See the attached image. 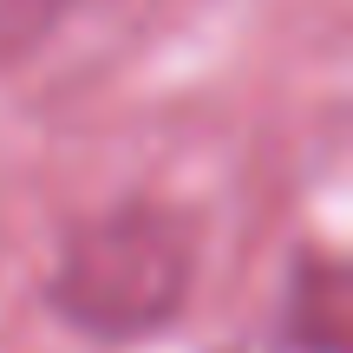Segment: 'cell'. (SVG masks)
Returning <instances> with one entry per match:
<instances>
[{"instance_id":"6da1fadb","label":"cell","mask_w":353,"mask_h":353,"mask_svg":"<svg viewBox=\"0 0 353 353\" xmlns=\"http://www.w3.org/2000/svg\"><path fill=\"white\" fill-rule=\"evenodd\" d=\"M196 281V229L183 210L131 196L118 210L72 229L59 268H52V307L79 334L99 341H138L183 314Z\"/></svg>"},{"instance_id":"7a4b0ae2","label":"cell","mask_w":353,"mask_h":353,"mask_svg":"<svg viewBox=\"0 0 353 353\" xmlns=\"http://www.w3.org/2000/svg\"><path fill=\"white\" fill-rule=\"evenodd\" d=\"M294 341L314 353L347 347V275L341 262H307V275L294 281Z\"/></svg>"}]
</instances>
